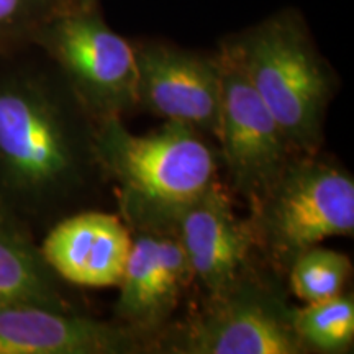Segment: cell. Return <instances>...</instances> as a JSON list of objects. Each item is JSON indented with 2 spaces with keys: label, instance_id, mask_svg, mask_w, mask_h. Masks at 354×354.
<instances>
[{
  "label": "cell",
  "instance_id": "cell-1",
  "mask_svg": "<svg viewBox=\"0 0 354 354\" xmlns=\"http://www.w3.org/2000/svg\"><path fill=\"white\" fill-rule=\"evenodd\" d=\"M107 177L97 120L38 48L0 59V209L35 236L92 209Z\"/></svg>",
  "mask_w": 354,
  "mask_h": 354
},
{
  "label": "cell",
  "instance_id": "cell-2",
  "mask_svg": "<svg viewBox=\"0 0 354 354\" xmlns=\"http://www.w3.org/2000/svg\"><path fill=\"white\" fill-rule=\"evenodd\" d=\"M97 151L131 233L174 234L190 203L220 180L218 153L183 123L135 135L123 118H105L97 122Z\"/></svg>",
  "mask_w": 354,
  "mask_h": 354
},
{
  "label": "cell",
  "instance_id": "cell-3",
  "mask_svg": "<svg viewBox=\"0 0 354 354\" xmlns=\"http://www.w3.org/2000/svg\"><path fill=\"white\" fill-rule=\"evenodd\" d=\"M295 154L322 149L336 74L297 8H282L223 38Z\"/></svg>",
  "mask_w": 354,
  "mask_h": 354
},
{
  "label": "cell",
  "instance_id": "cell-4",
  "mask_svg": "<svg viewBox=\"0 0 354 354\" xmlns=\"http://www.w3.org/2000/svg\"><path fill=\"white\" fill-rule=\"evenodd\" d=\"M248 207L254 251L279 276L310 248L354 234L351 172L320 151L294 154L263 196Z\"/></svg>",
  "mask_w": 354,
  "mask_h": 354
},
{
  "label": "cell",
  "instance_id": "cell-5",
  "mask_svg": "<svg viewBox=\"0 0 354 354\" xmlns=\"http://www.w3.org/2000/svg\"><path fill=\"white\" fill-rule=\"evenodd\" d=\"M202 307L153 339V353L305 354L290 322L292 307L271 277L253 266Z\"/></svg>",
  "mask_w": 354,
  "mask_h": 354
},
{
  "label": "cell",
  "instance_id": "cell-6",
  "mask_svg": "<svg viewBox=\"0 0 354 354\" xmlns=\"http://www.w3.org/2000/svg\"><path fill=\"white\" fill-rule=\"evenodd\" d=\"M33 46L55 64L97 122L123 118L136 109L135 44L110 28L99 3L57 12Z\"/></svg>",
  "mask_w": 354,
  "mask_h": 354
},
{
  "label": "cell",
  "instance_id": "cell-7",
  "mask_svg": "<svg viewBox=\"0 0 354 354\" xmlns=\"http://www.w3.org/2000/svg\"><path fill=\"white\" fill-rule=\"evenodd\" d=\"M216 55L221 73L216 153L230 189L251 205L295 153L223 39L216 46Z\"/></svg>",
  "mask_w": 354,
  "mask_h": 354
},
{
  "label": "cell",
  "instance_id": "cell-8",
  "mask_svg": "<svg viewBox=\"0 0 354 354\" xmlns=\"http://www.w3.org/2000/svg\"><path fill=\"white\" fill-rule=\"evenodd\" d=\"M136 109L215 136L221 73L215 51H196L165 41L138 39Z\"/></svg>",
  "mask_w": 354,
  "mask_h": 354
},
{
  "label": "cell",
  "instance_id": "cell-9",
  "mask_svg": "<svg viewBox=\"0 0 354 354\" xmlns=\"http://www.w3.org/2000/svg\"><path fill=\"white\" fill-rule=\"evenodd\" d=\"M149 342L120 322L37 304L0 307V354H136Z\"/></svg>",
  "mask_w": 354,
  "mask_h": 354
},
{
  "label": "cell",
  "instance_id": "cell-10",
  "mask_svg": "<svg viewBox=\"0 0 354 354\" xmlns=\"http://www.w3.org/2000/svg\"><path fill=\"white\" fill-rule=\"evenodd\" d=\"M190 284L192 271L174 234L131 233L130 253L117 286V322L145 336L151 349Z\"/></svg>",
  "mask_w": 354,
  "mask_h": 354
},
{
  "label": "cell",
  "instance_id": "cell-11",
  "mask_svg": "<svg viewBox=\"0 0 354 354\" xmlns=\"http://www.w3.org/2000/svg\"><path fill=\"white\" fill-rule=\"evenodd\" d=\"M174 236L187 258L192 282L205 294L236 281L256 253L248 220L236 215L220 180L190 203L177 221Z\"/></svg>",
  "mask_w": 354,
  "mask_h": 354
},
{
  "label": "cell",
  "instance_id": "cell-12",
  "mask_svg": "<svg viewBox=\"0 0 354 354\" xmlns=\"http://www.w3.org/2000/svg\"><path fill=\"white\" fill-rule=\"evenodd\" d=\"M44 261L74 287H117L131 248V232L117 215L92 209L71 214L39 238Z\"/></svg>",
  "mask_w": 354,
  "mask_h": 354
},
{
  "label": "cell",
  "instance_id": "cell-13",
  "mask_svg": "<svg viewBox=\"0 0 354 354\" xmlns=\"http://www.w3.org/2000/svg\"><path fill=\"white\" fill-rule=\"evenodd\" d=\"M66 286L44 261L38 238L0 209V307L37 304L79 310Z\"/></svg>",
  "mask_w": 354,
  "mask_h": 354
},
{
  "label": "cell",
  "instance_id": "cell-14",
  "mask_svg": "<svg viewBox=\"0 0 354 354\" xmlns=\"http://www.w3.org/2000/svg\"><path fill=\"white\" fill-rule=\"evenodd\" d=\"M290 322L305 354H346L354 346V297H336L292 307Z\"/></svg>",
  "mask_w": 354,
  "mask_h": 354
},
{
  "label": "cell",
  "instance_id": "cell-15",
  "mask_svg": "<svg viewBox=\"0 0 354 354\" xmlns=\"http://www.w3.org/2000/svg\"><path fill=\"white\" fill-rule=\"evenodd\" d=\"M351 271V259L346 254L318 245L304 251L286 276L295 297L304 304H315L343 294Z\"/></svg>",
  "mask_w": 354,
  "mask_h": 354
},
{
  "label": "cell",
  "instance_id": "cell-16",
  "mask_svg": "<svg viewBox=\"0 0 354 354\" xmlns=\"http://www.w3.org/2000/svg\"><path fill=\"white\" fill-rule=\"evenodd\" d=\"M71 0H0V59L32 48L39 30Z\"/></svg>",
  "mask_w": 354,
  "mask_h": 354
},
{
  "label": "cell",
  "instance_id": "cell-17",
  "mask_svg": "<svg viewBox=\"0 0 354 354\" xmlns=\"http://www.w3.org/2000/svg\"><path fill=\"white\" fill-rule=\"evenodd\" d=\"M71 2L77 6H92V3H99V0H71Z\"/></svg>",
  "mask_w": 354,
  "mask_h": 354
}]
</instances>
